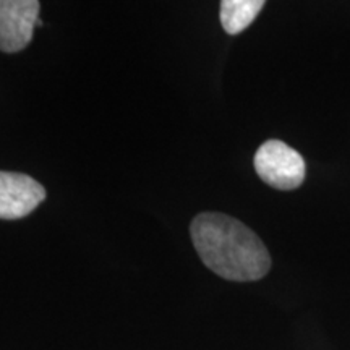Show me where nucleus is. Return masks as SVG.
<instances>
[{"label": "nucleus", "instance_id": "nucleus-2", "mask_svg": "<svg viewBox=\"0 0 350 350\" xmlns=\"http://www.w3.org/2000/svg\"><path fill=\"white\" fill-rule=\"evenodd\" d=\"M258 177L278 190H294L305 180V161L294 148L281 139H268L258 148L255 159Z\"/></svg>", "mask_w": 350, "mask_h": 350}, {"label": "nucleus", "instance_id": "nucleus-4", "mask_svg": "<svg viewBox=\"0 0 350 350\" xmlns=\"http://www.w3.org/2000/svg\"><path fill=\"white\" fill-rule=\"evenodd\" d=\"M46 188L29 175L0 170V219L26 217L46 200Z\"/></svg>", "mask_w": 350, "mask_h": 350}, {"label": "nucleus", "instance_id": "nucleus-5", "mask_svg": "<svg viewBox=\"0 0 350 350\" xmlns=\"http://www.w3.org/2000/svg\"><path fill=\"white\" fill-rule=\"evenodd\" d=\"M262 0H222L221 25L229 34H239L250 26L262 10Z\"/></svg>", "mask_w": 350, "mask_h": 350}, {"label": "nucleus", "instance_id": "nucleus-3", "mask_svg": "<svg viewBox=\"0 0 350 350\" xmlns=\"http://www.w3.org/2000/svg\"><path fill=\"white\" fill-rule=\"evenodd\" d=\"M39 10L38 0H0V51L15 54L31 42Z\"/></svg>", "mask_w": 350, "mask_h": 350}, {"label": "nucleus", "instance_id": "nucleus-1", "mask_svg": "<svg viewBox=\"0 0 350 350\" xmlns=\"http://www.w3.org/2000/svg\"><path fill=\"white\" fill-rule=\"evenodd\" d=\"M190 234L201 261L222 279L258 281L271 269L268 248L239 219L222 213H201L191 221Z\"/></svg>", "mask_w": 350, "mask_h": 350}]
</instances>
